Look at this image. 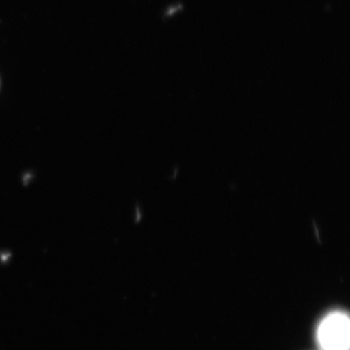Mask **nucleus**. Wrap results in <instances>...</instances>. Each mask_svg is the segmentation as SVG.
<instances>
[{"mask_svg":"<svg viewBox=\"0 0 350 350\" xmlns=\"http://www.w3.org/2000/svg\"><path fill=\"white\" fill-rule=\"evenodd\" d=\"M320 350H349L350 323L342 310L329 312L321 320L315 333Z\"/></svg>","mask_w":350,"mask_h":350,"instance_id":"nucleus-1","label":"nucleus"}]
</instances>
